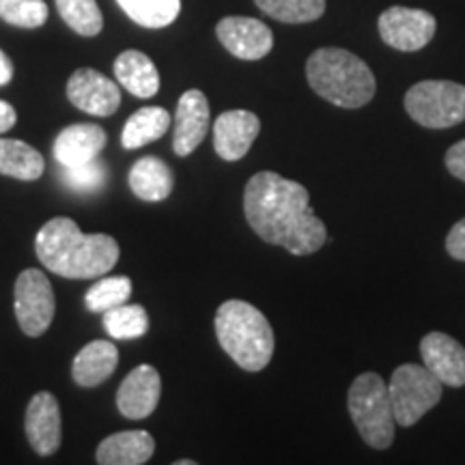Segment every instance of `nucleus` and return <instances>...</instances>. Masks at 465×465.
Instances as JSON below:
<instances>
[{"label": "nucleus", "mask_w": 465, "mask_h": 465, "mask_svg": "<svg viewBox=\"0 0 465 465\" xmlns=\"http://www.w3.org/2000/svg\"><path fill=\"white\" fill-rule=\"evenodd\" d=\"M132 22L144 28H164L177 20L182 0H116Z\"/></svg>", "instance_id": "b1692460"}, {"label": "nucleus", "mask_w": 465, "mask_h": 465, "mask_svg": "<svg viewBox=\"0 0 465 465\" xmlns=\"http://www.w3.org/2000/svg\"><path fill=\"white\" fill-rule=\"evenodd\" d=\"M422 362L449 388L465 386V347L444 332H429L420 341Z\"/></svg>", "instance_id": "2eb2a0df"}, {"label": "nucleus", "mask_w": 465, "mask_h": 465, "mask_svg": "<svg viewBox=\"0 0 465 465\" xmlns=\"http://www.w3.org/2000/svg\"><path fill=\"white\" fill-rule=\"evenodd\" d=\"M63 22L83 37H95L104 28V15L95 0H56Z\"/></svg>", "instance_id": "bb28decb"}, {"label": "nucleus", "mask_w": 465, "mask_h": 465, "mask_svg": "<svg viewBox=\"0 0 465 465\" xmlns=\"http://www.w3.org/2000/svg\"><path fill=\"white\" fill-rule=\"evenodd\" d=\"M347 410L358 433L371 449L386 450L394 440V411L386 381L377 373H362L347 394Z\"/></svg>", "instance_id": "39448f33"}, {"label": "nucleus", "mask_w": 465, "mask_h": 465, "mask_svg": "<svg viewBox=\"0 0 465 465\" xmlns=\"http://www.w3.org/2000/svg\"><path fill=\"white\" fill-rule=\"evenodd\" d=\"M209 119H212V114H209V102L205 93L199 89H190L179 97L173 136V149L179 158L194 153L196 147L205 141L209 132Z\"/></svg>", "instance_id": "f8f14e48"}, {"label": "nucleus", "mask_w": 465, "mask_h": 465, "mask_svg": "<svg viewBox=\"0 0 465 465\" xmlns=\"http://www.w3.org/2000/svg\"><path fill=\"white\" fill-rule=\"evenodd\" d=\"M216 336L240 369L259 373L274 356V330L259 308L242 300L223 302L216 312Z\"/></svg>", "instance_id": "20e7f679"}, {"label": "nucleus", "mask_w": 465, "mask_h": 465, "mask_svg": "<svg viewBox=\"0 0 465 465\" xmlns=\"http://www.w3.org/2000/svg\"><path fill=\"white\" fill-rule=\"evenodd\" d=\"M26 438L39 457L54 455L61 446V407L54 394L37 392L26 407Z\"/></svg>", "instance_id": "dca6fc26"}, {"label": "nucleus", "mask_w": 465, "mask_h": 465, "mask_svg": "<svg viewBox=\"0 0 465 465\" xmlns=\"http://www.w3.org/2000/svg\"><path fill=\"white\" fill-rule=\"evenodd\" d=\"M162 380L149 364H141L125 377L116 392V407L130 420H143L151 416L160 403Z\"/></svg>", "instance_id": "4468645a"}, {"label": "nucleus", "mask_w": 465, "mask_h": 465, "mask_svg": "<svg viewBox=\"0 0 465 465\" xmlns=\"http://www.w3.org/2000/svg\"><path fill=\"white\" fill-rule=\"evenodd\" d=\"M174 465H194V461L192 459H182V461H177Z\"/></svg>", "instance_id": "f704fd0d"}, {"label": "nucleus", "mask_w": 465, "mask_h": 465, "mask_svg": "<svg viewBox=\"0 0 465 465\" xmlns=\"http://www.w3.org/2000/svg\"><path fill=\"white\" fill-rule=\"evenodd\" d=\"M383 44L401 52H416L431 44L438 22L424 9L391 7L377 20Z\"/></svg>", "instance_id": "1a4fd4ad"}, {"label": "nucleus", "mask_w": 465, "mask_h": 465, "mask_svg": "<svg viewBox=\"0 0 465 465\" xmlns=\"http://www.w3.org/2000/svg\"><path fill=\"white\" fill-rule=\"evenodd\" d=\"M254 5L284 25H306L325 14V0H254Z\"/></svg>", "instance_id": "a878e982"}, {"label": "nucleus", "mask_w": 465, "mask_h": 465, "mask_svg": "<svg viewBox=\"0 0 465 465\" xmlns=\"http://www.w3.org/2000/svg\"><path fill=\"white\" fill-rule=\"evenodd\" d=\"M11 78H14V63H11V58L0 50V86L9 84Z\"/></svg>", "instance_id": "72a5a7b5"}, {"label": "nucleus", "mask_w": 465, "mask_h": 465, "mask_svg": "<svg viewBox=\"0 0 465 465\" xmlns=\"http://www.w3.org/2000/svg\"><path fill=\"white\" fill-rule=\"evenodd\" d=\"M132 295V281L127 276L102 278L86 291L84 306L91 312H106L110 308L125 304Z\"/></svg>", "instance_id": "cd10ccee"}, {"label": "nucleus", "mask_w": 465, "mask_h": 465, "mask_svg": "<svg viewBox=\"0 0 465 465\" xmlns=\"http://www.w3.org/2000/svg\"><path fill=\"white\" fill-rule=\"evenodd\" d=\"M17 124V113L9 102L0 100V134L9 132Z\"/></svg>", "instance_id": "473e14b6"}, {"label": "nucleus", "mask_w": 465, "mask_h": 465, "mask_svg": "<svg viewBox=\"0 0 465 465\" xmlns=\"http://www.w3.org/2000/svg\"><path fill=\"white\" fill-rule=\"evenodd\" d=\"M114 75L132 95L147 100L160 91V74L153 61L141 50H125L116 56Z\"/></svg>", "instance_id": "aec40b11"}, {"label": "nucleus", "mask_w": 465, "mask_h": 465, "mask_svg": "<svg viewBox=\"0 0 465 465\" xmlns=\"http://www.w3.org/2000/svg\"><path fill=\"white\" fill-rule=\"evenodd\" d=\"M104 182H106V166L97 158L65 168V183L78 192H93L102 188Z\"/></svg>", "instance_id": "c756f323"}, {"label": "nucleus", "mask_w": 465, "mask_h": 465, "mask_svg": "<svg viewBox=\"0 0 465 465\" xmlns=\"http://www.w3.org/2000/svg\"><path fill=\"white\" fill-rule=\"evenodd\" d=\"M444 383L427 366L403 364L388 383L394 420L401 427H414L420 418L440 403Z\"/></svg>", "instance_id": "0eeeda50"}, {"label": "nucleus", "mask_w": 465, "mask_h": 465, "mask_svg": "<svg viewBox=\"0 0 465 465\" xmlns=\"http://www.w3.org/2000/svg\"><path fill=\"white\" fill-rule=\"evenodd\" d=\"M14 311L20 330L31 339L42 336L54 319L56 302L48 276L42 270H25L14 287Z\"/></svg>", "instance_id": "6e6552de"}, {"label": "nucleus", "mask_w": 465, "mask_h": 465, "mask_svg": "<svg viewBox=\"0 0 465 465\" xmlns=\"http://www.w3.org/2000/svg\"><path fill=\"white\" fill-rule=\"evenodd\" d=\"M216 35L220 44L242 61H261L274 48V35L270 26L254 17L229 15L218 22Z\"/></svg>", "instance_id": "9b49d317"}, {"label": "nucleus", "mask_w": 465, "mask_h": 465, "mask_svg": "<svg viewBox=\"0 0 465 465\" xmlns=\"http://www.w3.org/2000/svg\"><path fill=\"white\" fill-rule=\"evenodd\" d=\"M104 328L113 339H141L149 330V315L138 304H121L104 312Z\"/></svg>", "instance_id": "393cba45"}, {"label": "nucleus", "mask_w": 465, "mask_h": 465, "mask_svg": "<svg viewBox=\"0 0 465 465\" xmlns=\"http://www.w3.org/2000/svg\"><path fill=\"white\" fill-rule=\"evenodd\" d=\"M67 100L83 113L93 116H110L121 106V91L114 80L106 78L97 69L83 67L69 78Z\"/></svg>", "instance_id": "9d476101"}, {"label": "nucleus", "mask_w": 465, "mask_h": 465, "mask_svg": "<svg viewBox=\"0 0 465 465\" xmlns=\"http://www.w3.org/2000/svg\"><path fill=\"white\" fill-rule=\"evenodd\" d=\"M119 351L110 341H93L78 351L72 364V377L80 388H95L114 373Z\"/></svg>", "instance_id": "6ab92c4d"}, {"label": "nucleus", "mask_w": 465, "mask_h": 465, "mask_svg": "<svg viewBox=\"0 0 465 465\" xmlns=\"http://www.w3.org/2000/svg\"><path fill=\"white\" fill-rule=\"evenodd\" d=\"M155 452V440L147 431H119L97 446L100 465H143Z\"/></svg>", "instance_id": "a211bd4d"}, {"label": "nucleus", "mask_w": 465, "mask_h": 465, "mask_svg": "<svg viewBox=\"0 0 465 465\" xmlns=\"http://www.w3.org/2000/svg\"><path fill=\"white\" fill-rule=\"evenodd\" d=\"M259 132L257 114L250 110H226L213 124V149L224 162H237L248 153Z\"/></svg>", "instance_id": "ddd939ff"}, {"label": "nucleus", "mask_w": 465, "mask_h": 465, "mask_svg": "<svg viewBox=\"0 0 465 465\" xmlns=\"http://www.w3.org/2000/svg\"><path fill=\"white\" fill-rule=\"evenodd\" d=\"M171 127V114L160 106H147L136 110L124 127L121 144L125 149H141L144 144L158 141Z\"/></svg>", "instance_id": "5701e85b"}, {"label": "nucleus", "mask_w": 465, "mask_h": 465, "mask_svg": "<svg viewBox=\"0 0 465 465\" xmlns=\"http://www.w3.org/2000/svg\"><path fill=\"white\" fill-rule=\"evenodd\" d=\"M173 171L160 158L147 155L141 158L130 171V188L141 201L160 203L173 192Z\"/></svg>", "instance_id": "412c9836"}, {"label": "nucleus", "mask_w": 465, "mask_h": 465, "mask_svg": "<svg viewBox=\"0 0 465 465\" xmlns=\"http://www.w3.org/2000/svg\"><path fill=\"white\" fill-rule=\"evenodd\" d=\"M306 80L325 102L339 108H362L373 100L377 83L371 67L353 52L319 48L306 61Z\"/></svg>", "instance_id": "7ed1b4c3"}, {"label": "nucleus", "mask_w": 465, "mask_h": 465, "mask_svg": "<svg viewBox=\"0 0 465 465\" xmlns=\"http://www.w3.org/2000/svg\"><path fill=\"white\" fill-rule=\"evenodd\" d=\"M44 171L45 160L37 149L22 141L0 138V174L20 182H37Z\"/></svg>", "instance_id": "4be33fe9"}, {"label": "nucleus", "mask_w": 465, "mask_h": 465, "mask_svg": "<svg viewBox=\"0 0 465 465\" xmlns=\"http://www.w3.org/2000/svg\"><path fill=\"white\" fill-rule=\"evenodd\" d=\"M37 259L52 274L89 281L102 278L121 257L119 243L106 232L86 235L72 218H52L35 237Z\"/></svg>", "instance_id": "f03ea898"}, {"label": "nucleus", "mask_w": 465, "mask_h": 465, "mask_svg": "<svg viewBox=\"0 0 465 465\" xmlns=\"http://www.w3.org/2000/svg\"><path fill=\"white\" fill-rule=\"evenodd\" d=\"M106 132L100 125L75 124L69 125L56 136L54 158L63 168L78 166L95 160L106 147Z\"/></svg>", "instance_id": "f3484780"}, {"label": "nucleus", "mask_w": 465, "mask_h": 465, "mask_svg": "<svg viewBox=\"0 0 465 465\" xmlns=\"http://www.w3.org/2000/svg\"><path fill=\"white\" fill-rule=\"evenodd\" d=\"M446 250L452 259L465 261V218L459 220V223L449 231V237H446Z\"/></svg>", "instance_id": "7c9ffc66"}, {"label": "nucleus", "mask_w": 465, "mask_h": 465, "mask_svg": "<svg viewBox=\"0 0 465 465\" xmlns=\"http://www.w3.org/2000/svg\"><path fill=\"white\" fill-rule=\"evenodd\" d=\"M446 168H449L450 174L465 182V141H459L449 149V153H446Z\"/></svg>", "instance_id": "2f4dec72"}, {"label": "nucleus", "mask_w": 465, "mask_h": 465, "mask_svg": "<svg viewBox=\"0 0 465 465\" xmlns=\"http://www.w3.org/2000/svg\"><path fill=\"white\" fill-rule=\"evenodd\" d=\"M405 110L429 130L455 127L465 121V86L450 80H422L405 93Z\"/></svg>", "instance_id": "423d86ee"}, {"label": "nucleus", "mask_w": 465, "mask_h": 465, "mask_svg": "<svg viewBox=\"0 0 465 465\" xmlns=\"http://www.w3.org/2000/svg\"><path fill=\"white\" fill-rule=\"evenodd\" d=\"M308 199L311 196L302 183L263 171L246 183L243 213L261 240L282 246L295 257H306L328 242L325 224L315 216Z\"/></svg>", "instance_id": "f257e3e1"}, {"label": "nucleus", "mask_w": 465, "mask_h": 465, "mask_svg": "<svg viewBox=\"0 0 465 465\" xmlns=\"http://www.w3.org/2000/svg\"><path fill=\"white\" fill-rule=\"evenodd\" d=\"M0 20L17 28H39L48 20L45 0H0Z\"/></svg>", "instance_id": "c85d7f7f"}]
</instances>
